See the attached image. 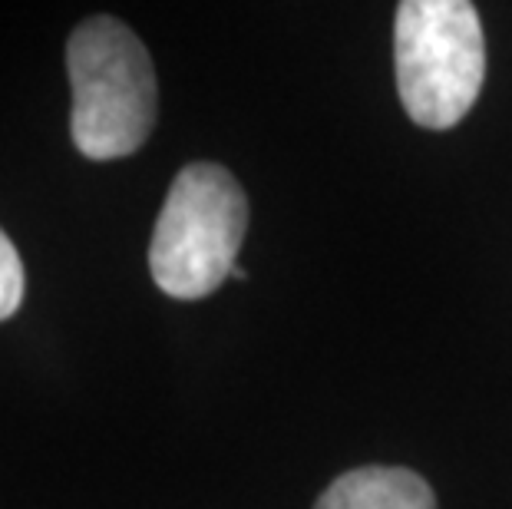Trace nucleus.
<instances>
[{
	"instance_id": "nucleus-1",
	"label": "nucleus",
	"mask_w": 512,
	"mask_h": 509,
	"mask_svg": "<svg viewBox=\"0 0 512 509\" xmlns=\"http://www.w3.org/2000/svg\"><path fill=\"white\" fill-rule=\"evenodd\" d=\"M70 136L86 159L133 156L156 126L159 86L149 50L110 14L83 20L67 43Z\"/></svg>"
},
{
	"instance_id": "nucleus-2",
	"label": "nucleus",
	"mask_w": 512,
	"mask_h": 509,
	"mask_svg": "<svg viewBox=\"0 0 512 509\" xmlns=\"http://www.w3.org/2000/svg\"><path fill=\"white\" fill-rule=\"evenodd\" d=\"M248 232V199L215 162L185 166L162 202L149 242L152 281L169 298H209L232 275Z\"/></svg>"
},
{
	"instance_id": "nucleus-3",
	"label": "nucleus",
	"mask_w": 512,
	"mask_h": 509,
	"mask_svg": "<svg viewBox=\"0 0 512 509\" xmlns=\"http://www.w3.org/2000/svg\"><path fill=\"white\" fill-rule=\"evenodd\" d=\"M397 90L423 129H450L486 80L483 24L470 0H403L394 27Z\"/></svg>"
},
{
	"instance_id": "nucleus-4",
	"label": "nucleus",
	"mask_w": 512,
	"mask_h": 509,
	"mask_svg": "<svg viewBox=\"0 0 512 509\" xmlns=\"http://www.w3.org/2000/svg\"><path fill=\"white\" fill-rule=\"evenodd\" d=\"M314 509H437V496L413 470L361 467L337 476Z\"/></svg>"
},
{
	"instance_id": "nucleus-5",
	"label": "nucleus",
	"mask_w": 512,
	"mask_h": 509,
	"mask_svg": "<svg viewBox=\"0 0 512 509\" xmlns=\"http://www.w3.org/2000/svg\"><path fill=\"white\" fill-rule=\"evenodd\" d=\"M24 262H20L14 242L7 238V232L0 229V321L14 318L20 301H24Z\"/></svg>"
},
{
	"instance_id": "nucleus-6",
	"label": "nucleus",
	"mask_w": 512,
	"mask_h": 509,
	"mask_svg": "<svg viewBox=\"0 0 512 509\" xmlns=\"http://www.w3.org/2000/svg\"><path fill=\"white\" fill-rule=\"evenodd\" d=\"M232 278H238V281H245V278H248V275H245V268H238V265H235V268H232Z\"/></svg>"
}]
</instances>
